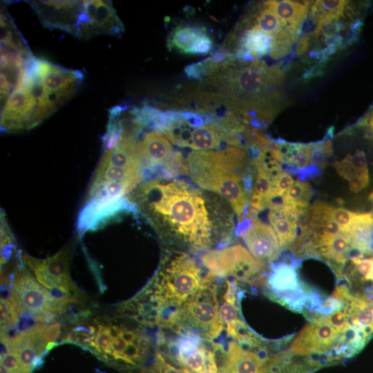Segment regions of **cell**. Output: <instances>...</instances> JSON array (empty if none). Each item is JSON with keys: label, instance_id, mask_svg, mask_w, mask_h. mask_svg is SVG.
I'll return each mask as SVG.
<instances>
[{"label": "cell", "instance_id": "6", "mask_svg": "<svg viewBox=\"0 0 373 373\" xmlns=\"http://www.w3.org/2000/svg\"><path fill=\"white\" fill-rule=\"evenodd\" d=\"M201 260L213 276H233L244 282H256L263 276L265 265L240 244L208 251Z\"/></svg>", "mask_w": 373, "mask_h": 373}, {"label": "cell", "instance_id": "22", "mask_svg": "<svg viewBox=\"0 0 373 373\" xmlns=\"http://www.w3.org/2000/svg\"><path fill=\"white\" fill-rule=\"evenodd\" d=\"M256 21V25L261 31L271 36L287 26V24L268 8L263 9L258 13Z\"/></svg>", "mask_w": 373, "mask_h": 373}, {"label": "cell", "instance_id": "36", "mask_svg": "<svg viewBox=\"0 0 373 373\" xmlns=\"http://www.w3.org/2000/svg\"><path fill=\"white\" fill-rule=\"evenodd\" d=\"M309 34H305L301 36L294 52V54L296 56H300L308 50L309 46Z\"/></svg>", "mask_w": 373, "mask_h": 373}, {"label": "cell", "instance_id": "14", "mask_svg": "<svg viewBox=\"0 0 373 373\" xmlns=\"http://www.w3.org/2000/svg\"><path fill=\"white\" fill-rule=\"evenodd\" d=\"M310 1H267L265 5L272 10L287 26L302 27L307 17Z\"/></svg>", "mask_w": 373, "mask_h": 373}, {"label": "cell", "instance_id": "4", "mask_svg": "<svg viewBox=\"0 0 373 373\" xmlns=\"http://www.w3.org/2000/svg\"><path fill=\"white\" fill-rule=\"evenodd\" d=\"M21 264H18L13 271L8 298L19 316L27 312L35 321L50 322L64 314L70 304L84 301L66 294L53 296Z\"/></svg>", "mask_w": 373, "mask_h": 373}, {"label": "cell", "instance_id": "23", "mask_svg": "<svg viewBox=\"0 0 373 373\" xmlns=\"http://www.w3.org/2000/svg\"><path fill=\"white\" fill-rule=\"evenodd\" d=\"M15 240L9 227L5 214L1 213V265L10 259L15 249Z\"/></svg>", "mask_w": 373, "mask_h": 373}, {"label": "cell", "instance_id": "20", "mask_svg": "<svg viewBox=\"0 0 373 373\" xmlns=\"http://www.w3.org/2000/svg\"><path fill=\"white\" fill-rule=\"evenodd\" d=\"M313 193L308 182L296 180L284 195L285 205L301 218L308 209Z\"/></svg>", "mask_w": 373, "mask_h": 373}, {"label": "cell", "instance_id": "13", "mask_svg": "<svg viewBox=\"0 0 373 373\" xmlns=\"http://www.w3.org/2000/svg\"><path fill=\"white\" fill-rule=\"evenodd\" d=\"M269 360L231 341L218 373H267Z\"/></svg>", "mask_w": 373, "mask_h": 373}, {"label": "cell", "instance_id": "11", "mask_svg": "<svg viewBox=\"0 0 373 373\" xmlns=\"http://www.w3.org/2000/svg\"><path fill=\"white\" fill-rule=\"evenodd\" d=\"M296 267L285 262L271 264V271L267 280V284L275 296L293 307L305 298L303 291L298 289Z\"/></svg>", "mask_w": 373, "mask_h": 373}, {"label": "cell", "instance_id": "5", "mask_svg": "<svg viewBox=\"0 0 373 373\" xmlns=\"http://www.w3.org/2000/svg\"><path fill=\"white\" fill-rule=\"evenodd\" d=\"M215 277L209 272L202 287L180 308L178 324L182 333L191 332L212 340L222 330Z\"/></svg>", "mask_w": 373, "mask_h": 373}, {"label": "cell", "instance_id": "9", "mask_svg": "<svg viewBox=\"0 0 373 373\" xmlns=\"http://www.w3.org/2000/svg\"><path fill=\"white\" fill-rule=\"evenodd\" d=\"M340 333L321 316L305 325L292 341V354L304 355L325 352L336 341Z\"/></svg>", "mask_w": 373, "mask_h": 373}, {"label": "cell", "instance_id": "10", "mask_svg": "<svg viewBox=\"0 0 373 373\" xmlns=\"http://www.w3.org/2000/svg\"><path fill=\"white\" fill-rule=\"evenodd\" d=\"M240 236L251 254L256 259L266 262L278 258L281 249L274 228L260 221L258 217Z\"/></svg>", "mask_w": 373, "mask_h": 373}, {"label": "cell", "instance_id": "21", "mask_svg": "<svg viewBox=\"0 0 373 373\" xmlns=\"http://www.w3.org/2000/svg\"><path fill=\"white\" fill-rule=\"evenodd\" d=\"M301 34V27L289 25L285 26L273 37V42L269 52L274 59L282 58L287 55L292 45Z\"/></svg>", "mask_w": 373, "mask_h": 373}, {"label": "cell", "instance_id": "34", "mask_svg": "<svg viewBox=\"0 0 373 373\" xmlns=\"http://www.w3.org/2000/svg\"><path fill=\"white\" fill-rule=\"evenodd\" d=\"M213 46L211 38L207 34L203 35L193 49L191 55H205L209 52Z\"/></svg>", "mask_w": 373, "mask_h": 373}, {"label": "cell", "instance_id": "24", "mask_svg": "<svg viewBox=\"0 0 373 373\" xmlns=\"http://www.w3.org/2000/svg\"><path fill=\"white\" fill-rule=\"evenodd\" d=\"M333 166L338 174L349 182L357 179H370L369 173L358 170L351 160V154H347L342 160L335 162Z\"/></svg>", "mask_w": 373, "mask_h": 373}, {"label": "cell", "instance_id": "19", "mask_svg": "<svg viewBox=\"0 0 373 373\" xmlns=\"http://www.w3.org/2000/svg\"><path fill=\"white\" fill-rule=\"evenodd\" d=\"M204 34V28L180 26L170 34L167 46L169 49L174 48L181 53L191 55L199 39Z\"/></svg>", "mask_w": 373, "mask_h": 373}, {"label": "cell", "instance_id": "16", "mask_svg": "<svg viewBox=\"0 0 373 373\" xmlns=\"http://www.w3.org/2000/svg\"><path fill=\"white\" fill-rule=\"evenodd\" d=\"M177 362L195 373H218L216 344L212 350L202 343L190 353L179 357Z\"/></svg>", "mask_w": 373, "mask_h": 373}, {"label": "cell", "instance_id": "31", "mask_svg": "<svg viewBox=\"0 0 373 373\" xmlns=\"http://www.w3.org/2000/svg\"><path fill=\"white\" fill-rule=\"evenodd\" d=\"M311 157V146L303 144L302 146L291 157L287 163L296 168H303L309 165Z\"/></svg>", "mask_w": 373, "mask_h": 373}, {"label": "cell", "instance_id": "33", "mask_svg": "<svg viewBox=\"0 0 373 373\" xmlns=\"http://www.w3.org/2000/svg\"><path fill=\"white\" fill-rule=\"evenodd\" d=\"M219 315L223 325H227L238 318L236 305L224 300L219 308Z\"/></svg>", "mask_w": 373, "mask_h": 373}, {"label": "cell", "instance_id": "18", "mask_svg": "<svg viewBox=\"0 0 373 373\" xmlns=\"http://www.w3.org/2000/svg\"><path fill=\"white\" fill-rule=\"evenodd\" d=\"M226 132L218 124H207L196 127L192 132L190 148L195 151H208L218 148L224 142Z\"/></svg>", "mask_w": 373, "mask_h": 373}, {"label": "cell", "instance_id": "27", "mask_svg": "<svg viewBox=\"0 0 373 373\" xmlns=\"http://www.w3.org/2000/svg\"><path fill=\"white\" fill-rule=\"evenodd\" d=\"M256 169V175L251 194L258 195L265 200L270 193L271 180L264 171L260 169Z\"/></svg>", "mask_w": 373, "mask_h": 373}, {"label": "cell", "instance_id": "8", "mask_svg": "<svg viewBox=\"0 0 373 373\" xmlns=\"http://www.w3.org/2000/svg\"><path fill=\"white\" fill-rule=\"evenodd\" d=\"M42 24L59 29L75 36L79 27L87 21L84 1H29Z\"/></svg>", "mask_w": 373, "mask_h": 373}, {"label": "cell", "instance_id": "26", "mask_svg": "<svg viewBox=\"0 0 373 373\" xmlns=\"http://www.w3.org/2000/svg\"><path fill=\"white\" fill-rule=\"evenodd\" d=\"M283 171L297 177L299 181L305 182L308 179H313L321 174V169L315 164H310L303 168H296L294 166L283 163Z\"/></svg>", "mask_w": 373, "mask_h": 373}, {"label": "cell", "instance_id": "25", "mask_svg": "<svg viewBox=\"0 0 373 373\" xmlns=\"http://www.w3.org/2000/svg\"><path fill=\"white\" fill-rule=\"evenodd\" d=\"M352 323V326L369 336L373 332V306L367 307L354 316Z\"/></svg>", "mask_w": 373, "mask_h": 373}, {"label": "cell", "instance_id": "12", "mask_svg": "<svg viewBox=\"0 0 373 373\" xmlns=\"http://www.w3.org/2000/svg\"><path fill=\"white\" fill-rule=\"evenodd\" d=\"M84 8L88 17V39L95 35H119L124 30L111 1H84Z\"/></svg>", "mask_w": 373, "mask_h": 373}, {"label": "cell", "instance_id": "35", "mask_svg": "<svg viewBox=\"0 0 373 373\" xmlns=\"http://www.w3.org/2000/svg\"><path fill=\"white\" fill-rule=\"evenodd\" d=\"M324 73V66L318 64L317 65L313 66L309 70H306L300 79L303 81H308L312 78L323 75Z\"/></svg>", "mask_w": 373, "mask_h": 373}, {"label": "cell", "instance_id": "17", "mask_svg": "<svg viewBox=\"0 0 373 373\" xmlns=\"http://www.w3.org/2000/svg\"><path fill=\"white\" fill-rule=\"evenodd\" d=\"M273 37L261 31L256 24L245 30L238 41V49L248 52L256 59L269 53Z\"/></svg>", "mask_w": 373, "mask_h": 373}, {"label": "cell", "instance_id": "7", "mask_svg": "<svg viewBox=\"0 0 373 373\" xmlns=\"http://www.w3.org/2000/svg\"><path fill=\"white\" fill-rule=\"evenodd\" d=\"M71 245H68L53 256L46 259L35 258L26 253L21 255V260L33 274L37 281L50 291L85 299L82 293L73 283L69 272Z\"/></svg>", "mask_w": 373, "mask_h": 373}, {"label": "cell", "instance_id": "3", "mask_svg": "<svg viewBox=\"0 0 373 373\" xmlns=\"http://www.w3.org/2000/svg\"><path fill=\"white\" fill-rule=\"evenodd\" d=\"M205 276L189 255L175 252L165 256L144 291L163 307L178 310L203 285Z\"/></svg>", "mask_w": 373, "mask_h": 373}, {"label": "cell", "instance_id": "39", "mask_svg": "<svg viewBox=\"0 0 373 373\" xmlns=\"http://www.w3.org/2000/svg\"><path fill=\"white\" fill-rule=\"evenodd\" d=\"M368 200L373 203V191L369 195Z\"/></svg>", "mask_w": 373, "mask_h": 373}, {"label": "cell", "instance_id": "15", "mask_svg": "<svg viewBox=\"0 0 373 373\" xmlns=\"http://www.w3.org/2000/svg\"><path fill=\"white\" fill-rule=\"evenodd\" d=\"M268 216L278 236L280 249L290 248L297 238L299 220L286 213L283 209L270 211Z\"/></svg>", "mask_w": 373, "mask_h": 373}, {"label": "cell", "instance_id": "28", "mask_svg": "<svg viewBox=\"0 0 373 373\" xmlns=\"http://www.w3.org/2000/svg\"><path fill=\"white\" fill-rule=\"evenodd\" d=\"M321 317L340 334L346 332L351 326L348 321L350 317L343 308Z\"/></svg>", "mask_w": 373, "mask_h": 373}, {"label": "cell", "instance_id": "29", "mask_svg": "<svg viewBox=\"0 0 373 373\" xmlns=\"http://www.w3.org/2000/svg\"><path fill=\"white\" fill-rule=\"evenodd\" d=\"M294 183V180L291 174L283 171L272 180L269 194L284 195Z\"/></svg>", "mask_w": 373, "mask_h": 373}, {"label": "cell", "instance_id": "2", "mask_svg": "<svg viewBox=\"0 0 373 373\" xmlns=\"http://www.w3.org/2000/svg\"><path fill=\"white\" fill-rule=\"evenodd\" d=\"M186 160L192 180L225 198L240 218L248 204L242 179L254 168L245 151L229 146L220 151H193Z\"/></svg>", "mask_w": 373, "mask_h": 373}, {"label": "cell", "instance_id": "38", "mask_svg": "<svg viewBox=\"0 0 373 373\" xmlns=\"http://www.w3.org/2000/svg\"><path fill=\"white\" fill-rule=\"evenodd\" d=\"M367 124L373 126V111L363 119H361L358 125L363 126Z\"/></svg>", "mask_w": 373, "mask_h": 373}, {"label": "cell", "instance_id": "30", "mask_svg": "<svg viewBox=\"0 0 373 373\" xmlns=\"http://www.w3.org/2000/svg\"><path fill=\"white\" fill-rule=\"evenodd\" d=\"M356 213L344 208L333 207L332 210L333 220L341 226L343 233H347L352 227Z\"/></svg>", "mask_w": 373, "mask_h": 373}, {"label": "cell", "instance_id": "32", "mask_svg": "<svg viewBox=\"0 0 373 373\" xmlns=\"http://www.w3.org/2000/svg\"><path fill=\"white\" fill-rule=\"evenodd\" d=\"M311 157L310 163L323 169L328 164L329 157L325 151L321 142L310 143Z\"/></svg>", "mask_w": 373, "mask_h": 373}, {"label": "cell", "instance_id": "37", "mask_svg": "<svg viewBox=\"0 0 373 373\" xmlns=\"http://www.w3.org/2000/svg\"><path fill=\"white\" fill-rule=\"evenodd\" d=\"M370 182V179L357 178L349 182V188L351 191L357 193L366 187Z\"/></svg>", "mask_w": 373, "mask_h": 373}, {"label": "cell", "instance_id": "1", "mask_svg": "<svg viewBox=\"0 0 373 373\" xmlns=\"http://www.w3.org/2000/svg\"><path fill=\"white\" fill-rule=\"evenodd\" d=\"M128 199L161 238L191 249L211 247L220 228L231 232V218H225L207 195L182 180H144Z\"/></svg>", "mask_w": 373, "mask_h": 373}]
</instances>
